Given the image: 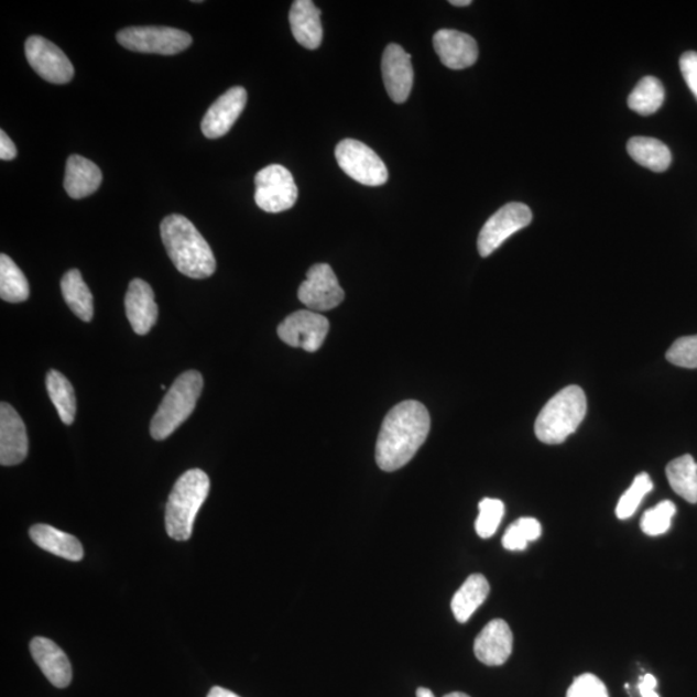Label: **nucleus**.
<instances>
[{
    "mask_svg": "<svg viewBox=\"0 0 697 697\" xmlns=\"http://www.w3.org/2000/svg\"><path fill=\"white\" fill-rule=\"evenodd\" d=\"M30 652L44 676L57 688L70 685L73 678L72 665L65 652L55 642L43 636H36L30 642Z\"/></svg>",
    "mask_w": 697,
    "mask_h": 697,
    "instance_id": "6ab92c4d",
    "label": "nucleus"
},
{
    "mask_svg": "<svg viewBox=\"0 0 697 697\" xmlns=\"http://www.w3.org/2000/svg\"><path fill=\"white\" fill-rule=\"evenodd\" d=\"M566 697H610L609 689L595 674L586 673L575 678Z\"/></svg>",
    "mask_w": 697,
    "mask_h": 697,
    "instance_id": "f704fd0d",
    "label": "nucleus"
},
{
    "mask_svg": "<svg viewBox=\"0 0 697 697\" xmlns=\"http://www.w3.org/2000/svg\"><path fill=\"white\" fill-rule=\"evenodd\" d=\"M336 161L340 168L355 182L367 186L384 185L389 171L380 156L363 142L342 140L335 150Z\"/></svg>",
    "mask_w": 697,
    "mask_h": 697,
    "instance_id": "0eeeda50",
    "label": "nucleus"
},
{
    "mask_svg": "<svg viewBox=\"0 0 697 697\" xmlns=\"http://www.w3.org/2000/svg\"><path fill=\"white\" fill-rule=\"evenodd\" d=\"M540 536H542V524L535 519L523 516L508 527L502 537V546L511 552L526 551L527 545L536 542Z\"/></svg>",
    "mask_w": 697,
    "mask_h": 697,
    "instance_id": "c756f323",
    "label": "nucleus"
},
{
    "mask_svg": "<svg viewBox=\"0 0 697 697\" xmlns=\"http://www.w3.org/2000/svg\"><path fill=\"white\" fill-rule=\"evenodd\" d=\"M328 331V319L312 311L292 313L279 327V336L283 342L309 353L320 349Z\"/></svg>",
    "mask_w": 697,
    "mask_h": 697,
    "instance_id": "9b49d317",
    "label": "nucleus"
},
{
    "mask_svg": "<svg viewBox=\"0 0 697 697\" xmlns=\"http://www.w3.org/2000/svg\"><path fill=\"white\" fill-rule=\"evenodd\" d=\"M652 489H654V483H652L647 473L636 476L632 486L629 487V490L625 491L618 502V519L621 521L631 519L636 512V509L641 505L644 497H646Z\"/></svg>",
    "mask_w": 697,
    "mask_h": 697,
    "instance_id": "7c9ffc66",
    "label": "nucleus"
},
{
    "mask_svg": "<svg viewBox=\"0 0 697 697\" xmlns=\"http://www.w3.org/2000/svg\"><path fill=\"white\" fill-rule=\"evenodd\" d=\"M102 183L101 170L84 156L72 155L66 162L64 186L73 199H84L99 189Z\"/></svg>",
    "mask_w": 697,
    "mask_h": 697,
    "instance_id": "412c9836",
    "label": "nucleus"
},
{
    "mask_svg": "<svg viewBox=\"0 0 697 697\" xmlns=\"http://www.w3.org/2000/svg\"><path fill=\"white\" fill-rule=\"evenodd\" d=\"M29 535L36 546L54 554V556L72 562L84 559V546L77 537L66 534V532L48 526V524H35L30 529Z\"/></svg>",
    "mask_w": 697,
    "mask_h": 697,
    "instance_id": "4be33fe9",
    "label": "nucleus"
},
{
    "mask_svg": "<svg viewBox=\"0 0 697 697\" xmlns=\"http://www.w3.org/2000/svg\"><path fill=\"white\" fill-rule=\"evenodd\" d=\"M682 75L697 100V52H686L679 59Z\"/></svg>",
    "mask_w": 697,
    "mask_h": 697,
    "instance_id": "c9c22d12",
    "label": "nucleus"
},
{
    "mask_svg": "<svg viewBox=\"0 0 697 697\" xmlns=\"http://www.w3.org/2000/svg\"><path fill=\"white\" fill-rule=\"evenodd\" d=\"M345 292L331 266L316 264L307 272L306 281L298 288V300L312 312L335 309L344 302Z\"/></svg>",
    "mask_w": 697,
    "mask_h": 697,
    "instance_id": "f8f14e48",
    "label": "nucleus"
},
{
    "mask_svg": "<svg viewBox=\"0 0 697 697\" xmlns=\"http://www.w3.org/2000/svg\"><path fill=\"white\" fill-rule=\"evenodd\" d=\"M588 410L587 396L580 386L571 385L545 404L535 423V434L546 445H560L579 428Z\"/></svg>",
    "mask_w": 697,
    "mask_h": 697,
    "instance_id": "7ed1b4c3",
    "label": "nucleus"
},
{
    "mask_svg": "<svg viewBox=\"0 0 697 697\" xmlns=\"http://www.w3.org/2000/svg\"><path fill=\"white\" fill-rule=\"evenodd\" d=\"M665 91L661 80L644 77L628 97V105L641 116H651L663 107Z\"/></svg>",
    "mask_w": 697,
    "mask_h": 697,
    "instance_id": "c85d7f7f",
    "label": "nucleus"
},
{
    "mask_svg": "<svg viewBox=\"0 0 697 697\" xmlns=\"http://www.w3.org/2000/svg\"><path fill=\"white\" fill-rule=\"evenodd\" d=\"M666 359L684 369H697V335L679 337L666 351Z\"/></svg>",
    "mask_w": 697,
    "mask_h": 697,
    "instance_id": "72a5a7b5",
    "label": "nucleus"
},
{
    "mask_svg": "<svg viewBox=\"0 0 697 697\" xmlns=\"http://www.w3.org/2000/svg\"><path fill=\"white\" fill-rule=\"evenodd\" d=\"M246 104V89L243 87L230 88L206 112L200 126L202 132L211 140L225 137L236 124L237 119L241 117Z\"/></svg>",
    "mask_w": 697,
    "mask_h": 697,
    "instance_id": "4468645a",
    "label": "nucleus"
},
{
    "mask_svg": "<svg viewBox=\"0 0 697 697\" xmlns=\"http://www.w3.org/2000/svg\"><path fill=\"white\" fill-rule=\"evenodd\" d=\"M290 25L297 43L307 50H317L324 40L320 10L312 0H296L290 11Z\"/></svg>",
    "mask_w": 697,
    "mask_h": 697,
    "instance_id": "aec40b11",
    "label": "nucleus"
},
{
    "mask_svg": "<svg viewBox=\"0 0 697 697\" xmlns=\"http://www.w3.org/2000/svg\"><path fill=\"white\" fill-rule=\"evenodd\" d=\"M62 292L67 306L79 319L91 322L94 317V296L78 269L67 272L62 280Z\"/></svg>",
    "mask_w": 697,
    "mask_h": 697,
    "instance_id": "b1692460",
    "label": "nucleus"
},
{
    "mask_svg": "<svg viewBox=\"0 0 697 697\" xmlns=\"http://www.w3.org/2000/svg\"><path fill=\"white\" fill-rule=\"evenodd\" d=\"M18 156L17 145L13 144L6 131H0V160L12 161Z\"/></svg>",
    "mask_w": 697,
    "mask_h": 697,
    "instance_id": "e433bc0d",
    "label": "nucleus"
},
{
    "mask_svg": "<svg viewBox=\"0 0 697 697\" xmlns=\"http://www.w3.org/2000/svg\"><path fill=\"white\" fill-rule=\"evenodd\" d=\"M628 153L632 159L654 172H664L672 164V153L661 140L633 138L628 142Z\"/></svg>",
    "mask_w": 697,
    "mask_h": 697,
    "instance_id": "393cba45",
    "label": "nucleus"
},
{
    "mask_svg": "<svg viewBox=\"0 0 697 697\" xmlns=\"http://www.w3.org/2000/svg\"><path fill=\"white\" fill-rule=\"evenodd\" d=\"M25 55L34 72L50 84L66 85L74 77L70 59L46 37L30 36L25 43Z\"/></svg>",
    "mask_w": 697,
    "mask_h": 697,
    "instance_id": "9d476101",
    "label": "nucleus"
},
{
    "mask_svg": "<svg viewBox=\"0 0 697 697\" xmlns=\"http://www.w3.org/2000/svg\"><path fill=\"white\" fill-rule=\"evenodd\" d=\"M381 72L391 99L396 104L406 101L414 86L411 55L399 44H389L382 55Z\"/></svg>",
    "mask_w": 697,
    "mask_h": 697,
    "instance_id": "ddd939ff",
    "label": "nucleus"
},
{
    "mask_svg": "<svg viewBox=\"0 0 697 697\" xmlns=\"http://www.w3.org/2000/svg\"><path fill=\"white\" fill-rule=\"evenodd\" d=\"M431 432V415L423 403L396 404L382 422L377 444V462L384 471L407 465L424 445Z\"/></svg>",
    "mask_w": 697,
    "mask_h": 697,
    "instance_id": "f257e3e1",
    "label": "nucleus"
},
{
    "mask_svg": "<svg viewBox=\"0 0 697 697\" xmlns=\"http://www.w3.org/2000/svg\"><path fill=\"white\" fill-rule=\"evenodd\" d=\"M455 7H467L471 4V0H453V2H449Z\"/></svg>",
    "mask_w": 697,
    "mask_h": 697,
    "instance_id": "a19ab883",
    "label": "nucleus"
},
{
    "mask_svg": "<svg viewBox=\"0 0 697 697\" xmlns=\"http://www.w3.org/2000/svg\"><path fill=\"white\" fill-rule=\"evenodd\" d=\"M161 236L179 273L193 280H205L215 273L216 260L211 247L185 216H167L161 224Z\"/></svg>",
    "mask_w": 697,
    "mask_h": 697,
    "instance_id": "f03ea898",
    "label": "nucleus"
},
{
    "mask_svg": "<svg viewBox=\"0 0 697 697\" xmlns=\"http://www.w3.org/2000/svg\"><path fill=\"white\" fill-rule=\"evenodd\" d=\"M126 314L133 331L146 335L159 319V305L155 303L153 288L145 281L133 280L126 295Z\"/></svg>",
    "mask_w": 697,
    "mask_h": 697,
    "instance_id": "a211bd4d",
    "label": "nucleus"
},
{
    "mask_svg": "<svg viewBox=\"0 0 697 697\" xmlns=\"http://www.w3.org/2000/svg\"><path fill=\"white\" fill-rule=\"evenodd\" d=\"M513 651V633L507 621L494 619L478 634L475 654L479 662L489 666H500L508 662Z\"/></svg>",
    "mask_w": 697,
    "mask_h": 697,
    "instance_id": "f3484780",
    "label": "nucleus"
},
{
    "mask_svg": "<svg viewBox=\"0 0 697 697\" xmlns=\"http://www.w3.org/2000/svg\"><path fill=\"white\" fill-rule=\"evenodd\" d=\"M209 478L204 470H187L172 489L166 507V530L170 537L186 542L193 534L194 521L209 492Z\"/></svg>",
    "mask_w": 697,
    "mask_h": 697,
    "instance_id": "20e7f679",
    "label": "nucleus"
},
{
    "mask_svg": "<svg viewBox=\"0 0 697 697\" xmlns=\"http://www.w3.org/2000/svg\"><path fill=\"white\" fill-rule=\"evenodd\" d=\"M433 44L440 63L448 69L462 70L477 63L478 44L473 36L457 30L442 29L434 34Z\"/></svg>",
    "mask_w": 697,
    "mask_h": 697,
    "instance_id": "dca6fc26",
    "label": "nucleus"
},
{
    "mask_svg": "<svg viewBox=\"0 0 697 697\" xmlns=\"http://www.w3.org/2000/svg\"><path fill=\"white\" fill-rule=\"evenodd\" d=\"M254 202L262 211L280 214L296 205L298 190L295 178L281 164H272L259 171L254 177Z\"/></svg>",
    "mask_w": 697,
    "mask_h": 697,
    "instance_id": "6e6552de",
    "label": "nucleus"
},
{
    "mask_svg": "<svg viewBox=\"0 0 697 697\" xmlns=\"http://www.w3.org/2000/svg\"><path fill=\"white\" fill-rule=\"evenodd\" d=\"M532 221L529 206L512 202L490 217L478 237V251L482 258L490 257L499 247Z\"/></svg>",
    "mask_w": 697,
    "mask_h": 697,
    "instance_id": "1a4fd4ad",
    "label": "nucleus"
},
{
    "mask_svg": "<svg viewBox=\"0 0 697 697\" xmlns=\"http://www.w3.org/2000/svg\"><path fill=\"white\" fill-rule=\"evenodd\" d=\"M479 514L476 521V531L479 537L490 538L500 526L504 519V502L498 499H483L479 502Z\"/></svg>",
    "mask_w": 697,
    "mask_h": 697,
    "instance_id": "473e14b6",
    "label": "nucleus"
},
{
    "mask_svg": "<svg viewBox=\"0 0 697 697\" xmlns=\"http://www.w3.org/2000/svg\"><path fill=\"white\" fill-rule=\"evenodd\" d=\"M490 595V584L481 574L470 575L456 591L451 609L459 623H467Z\"/></svg>",
    "mask_w": 697,
    "mask_h": 697,
    "instance_id": "5701e85b",
    "label": "nucleus"
},
{
    "mask_svg": "<svg viewBox=\"0 0 697 697\" xmlns=\"http://www.w3.org/2000/svg\"><path fill=\"white\" fill-rule=\"evenodd\" d=\"M444 697H470V696L467 695V694H464V693H451V694H448V695H446Z\"/></svg>",
    "mask_w": 697,
    "mask_h": 697,
    "instance_id": "79ce46f5",
    "label": "nucleus"
},
{
    "mask_svg": "<svg viewBox=\"0 0 697 697\" xmlns=\"http://www.w3.org/2000/svg\"><path fill=\"white\" fill-rule=\"evenodd\" d=\"M117 41L126 50L141 54L177 55L192 46L189 33L166 26H132L121 30Z\"/></svg>",
    "mask_w": 697,
    "mask_h": 697,
    "instance_id": "423d86ee",
    "label": "nucleus"
},
{
    "mask_svg": "<svg viewBox=\"0 0 697 697\" xmlns=\"http://www.w3.org/2000/svg\"><path fill=\"white\" fill-rule=\"evenodd\" d=\"M666 478L674 492L687 502H697V462L691 455L674 459L666 467Z\"/></svg>",
    "mask_w": 697,
    "mask_h": 697,
    "instance_id": "a878e982",
    "label": "nucleus"
},
{
    "mask_svg": "<svg viewBox=\"0 0 697 697\" xmlns=\"http://www.w3.org/2000/svg\"><path fill=\"white\" fill-rule=\"evenodd\" d=\"M50 399L58 412L59 418L66 425H72L77 414V400L70 381L62 372L51 370L46 379Z\"/></svg>",
    "mask_w": 697,
    "mask_h": 697,
    "instance_id": "bb28decb",
    "label": "nucleus"
},
{
    "mask_svg": "<svg viewBox=\"0 0 697 697\" xmlns=\"http://www.w3.org/2000/svg\"><path fill=\"white\" fill-rule=\"evenodd\" d=\"M202 391L204 378L198 371L179 374L150 424L152 437L155 440H164L174 434L193 414Z\"/></svg>",
    "mask_w": 697,
    "mask_h": 697,
    "instance_id": "39448f33",
    "label": "nucleus"
},
{
    "mask_svg": "<svg viewBox=\"0 0 697 697\" xmlns=\"http://www.w3.org/2000/svg\"><path fill=\"white\" fill-rule=\"evenodd\" d=\"M0 297L18 304L29 298V283L24 273L6 253L0 257Z\"/></svg>",
    "mask_w": 697,
    "mask_h": 697,
    "instance_id": "cd10ccee",
    "label": "nucleus"
},
{
    "mask_svg": "<svg viewBox=\"0 0 697 697\" xmlns=\"http://www.w3.org/2000/svg\"><path fill=\"white\" fill-rule=\"evenodd\" d=\"M207 697H241L235 693L229 691L227 688L222 687H214L211 691H209Z\"/></svg>",
    "mask_w": 697,
    "mask_h": 697,
    "instance_id": "58836bf2",
    "label": "nucleus"
},
{
    "mask_svg": "<svg viewBox=\"0 0 697 697\" xmlns=\"http://www.w3.org/2000/svg\"><path fill=\"white\" fill-rule=\"evenodd\" d=\"M677 508L672 501L658 502L655 508L643 514L641 529L649 536H661L666 534L672 527L673 516L676 515Z\"/></svg>",
    "mask_w": 697,
    "mask_h": 697,
    "instance_id": "2f4dec72",
    "label": "nucleus"
},
{
    "mask_svg": "<svg viewBox=\"0 0 697 697\" xmlns=\"http://www.w3.org/2000/svg\"><path fill=\"white\" fill-rule=\"evenodd\" d=\"M417 697H436L429 688L420 687L416 691Z\"/></svg>",
    "mask_w": 697,
    "mask_h": 697,
    "instance_id": "ea45409f",
    "label": "nucleus"
},
{
    "mask_svg": "<svg viewBox=\"0 0 697 697\" xmlns=\"http://www.w3.org/2000/svg\"><path fill=\"white\" fill-rule=\"evenodd\" d=\"M657 680L652 674H644L639 684V691L642 697H661L656 693Z\"/></svg>",
    "mask_w": 697,
    "mask_h": 697,
    "instance_id": "4c0bfd02",
    "label": "nucleus"
},
{
    "mask_svg": "<svg viewBox=\"0 0 697 697\" xmlns=\"http://www.w3.org/2000/svg\"><path fill=\"white\" fill-rule=\"evenodd\" d=\"M29 449L24 422L11 404H0V464L13 467L26 459Z\"/></svg>",
    "mask_w": 697,
    "mask_h": 697,
    "instance_id": "2eb2a0df",
    "label": "nucleus"
}]
</instances>
